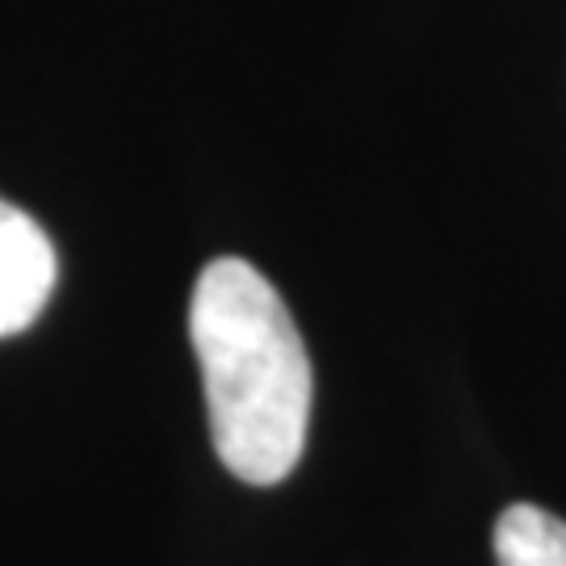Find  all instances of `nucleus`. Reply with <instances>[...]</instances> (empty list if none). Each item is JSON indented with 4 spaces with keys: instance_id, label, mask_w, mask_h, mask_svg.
<instances>
[{
    "instance_id": "f257e3e1",
    "label": "nucleus",
    "mask_w": 566,
    "mask_h": 566,
    "mask_svg": "<svg viewBox=\"0 0 566 566\" xmlns=\"http://www.w3.org/2000/svg\"><path fill=\"white\" fill-rule=\"evenodd\" d=\"M189 340L219 462L252 486L290 479L306 449L315 378L282 294L261 269L219 256L193 285Z\"/></svg>"
},
{
    "instance_id": "f03ea898",
    "label": "nucleus",
    "mask_w": 566,
    "mask_h": 566,
    "mask_svg": "<svg viewBox=\"0 0 566 566\" xmlns=\"http://www.w3.org/2000/svg\"><path fill=\"white\" fill-rule=\"evenodd\" d=\"M60 277L55 248L25 210L0 198V336H18L39 319Z\"/></svg>"
},
{
    "instance_id": "7ed1b4c3",
    "label": "nucleus",
    "mask_w": 566,
    "mask_h": 566,
    "mask_svg": "<svg viewBox=\"0 0 566 566\" xmlns=\"http://www.w3.org/2000/svg\"><path fill=\"white\" fill-rule=\"evenodd\" d=\"M495 566H566V521L537 504H512L495 521Z\"/></svg>"
}]
</instances>
